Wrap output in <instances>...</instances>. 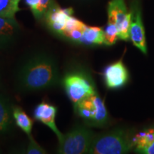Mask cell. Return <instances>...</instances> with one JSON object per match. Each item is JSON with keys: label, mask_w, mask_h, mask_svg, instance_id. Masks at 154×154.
I'll list each match as a JSON object with an SVG mask.
<instances>
[{"label": "cell", "mask_w": 154, "mask_h": 154, "mask_svg": "<svg viewBox=\"0 0 154 154\" xmlns=\"http://www.w3.org/2000/svg\"><path fill=\"white\" fill-rule=\"evenodd\" d=\"M131 23L130 28V38L132 43L144 54H147L145 29L142 22L140 11L137 7H134L131 11Z\"/></svg>", "instance_id": "8"}, {"label": "cell", "mask_w": 154, "mask_h": 154, "mask_svg": "<svg viewBox=\"0 0 154 154\" xmlns=\"http://www.w3.org/2000/svg\"><path fill=\"white\" fill-rule=\"evenodd\" d=\"M136 151L138 152L140 149L149 145L154 141V128L144 130L134 135V137Z\"/></svg>", "instance_id": "16"}, {"label": "cell", "mask_w": 154, "mask_h": 154, "mask_svg": "<svg viewBox=\"0 0 154 154\" xmlns=\"http://www.w3.org/2000/svg\"><path fill=\"white\" fill-rule=\"evenodd\" d=\"M50 3H51L50 0H39V5H38L37 11L34 14V17L36 19H40L44 15H45Z\"/></svg>", "instance_id": "21"}, {"label": "cell", "mask_w": 154, "mask_h": 154, "mask_svg": "<svg viewBox=\"0 0 154 154\" xmlns=\"http://www.w3.org/2000/svg\"><path fill=\"white\" fill-rule=\"evenodd\" d=\"M29 143L26 148V153L28 154H45L47 153L45 150L36 143V140L32 136H29Z\"/></svg>", "instance_id": "20"}, {"label": "cell", "mask_w": 154, "mask_h": 154, "mask_svg": "<svg viewBox=\"0 0 154 154\" xmlns=\"http://www.w3.org/2000/svg\"><path fill=\"white\" fill-rule=\"evenodd\" d=\"M12 109L9 100L0 94V134L9 131L12 128L14 120Z\"/></svg>", "instance_id": "11"}, {"label": "cell", "mask_w": 154, "mask_h": 154, "mask_svg": "<svg viewBox=\"0 0 154 154\" xmlns=\"http://www.w3.org/2000/svg\"><path fill=\"white\" fill-rule=\"evenodd\" d=\"M72 8H60L55 3L51 2L45 14L46 22L49 28L54 33L62 36L67 19L72 16Z\"/></svg>", "instance_id": "6"}, {"label": "cell", "mask_w": 154, "mask_h": 154, "mask_svg": "<svg viewBox=\"0 0 154 154\" xmlns=\"http://www.w3.org/2000/svg\"><path fill=\"white\" fill-rule=\"evenodd\" d=\"M96 135L84 125H76L63 136L62 143L59 144V153H88Z\"/></svg>", "instance_id": "4"}, {"label": "cell", "mask_w": 154, "mask_h": 154, "mask_svg": "<svg viewBox=\"0 0 154 154\" xmlns=\"http://www.w3.org/2000/svg\"><path fill=\"white\" fill-rule=\"evenodd\" d=\"M83 24H84V23L81 22L80 20L75 18V17L72 16L69 17L68 19H67L66 24H65L62 36H66V34H68L69 32H71L72 30L75 29L80 27V26H82Z\"/></svg>", "instance_id": "18"}, {"label": "cell", "mask_w": 154, "mask_h": 154, "mask_svg": "<svg viewBox=\"0 0 154 154\" xmlns=\"http://www.w3.org/2000/svg\"><path fill=\"white\" fill-rule=\"evenodd\" d=\"M104 42V32L97 26H88L86 25L80 44L85 45H99Z\"/></svg>", "instance_id": "13"}, {"label": "cell", "mask_w": 154, "mask_h": 154, "mask_svg": "<svg viewBox=\"0 0 154 154\" xmlns=\"http://www.w3.org/2000/svg\"><path fill=\"white\" fill-rule=\"evenodd\" d=\"M54 56L36 50L24 56L15 72V86L20 92H34L57 86L61 83Z\"/></svg>", "instance_id": "1"}, {"label": "cell", "mask_w": 154, "mask_h": 154, "mask_svg": "<svg viewBox=\"0 0 154 154\" xmlns=\"http://www.w3.org/2000/svg\"><path fill=\"white\" fill-rule=\"evenodd\" d=\"M86 26V25L85 24H83L80 27L75 29L72 30L71 32H69L68 34H66V36L65 37L70 39L74 43L80 44L81 38L82 37L83 33H84Z\"/></svg>", "instance_id": "19"}, {"label": "cell", "mask_w": 154, "mask_h": 154, "mask_svg": "<svg viewBox=\"0 0 154 154\" xmlns=\"http://www.w3.org/2000/svg\"><path fill=\"white\" fill-rule=\"evenodd\" d=\"M103 75L106 86L109 89H118L123 87L129 78L128 70L121 60L106 67Z\"/></svg>", "instance_id": "5"}, {"label": "cell", "mask_w": 154, "mask_h": 154, "mask_svg": "<svg viewBox=\"0 0 154 154\" xmlns=\"http://www.w3.org/2000/svg\"><path fill=\"white\" fill-rule=\"evenodd\" d=\"M131 12H128L124 0H111L108 5V22H112L119 27Z\"/></svg>", "instance_id": "10"}, {"label": "cell", "mask_w": 154, "mask_h": 154, "mask_svg": "<svg viewBox=\"0 0 154 154\" xmlns=\"http://www.w3.org/2000/svg\"><path fill=\"white\" fill-rule=\"evenodd\" d=\"M61 83L67 96L74 104L96 94L95 83L86 69L76 66L63 75Z\"/></svg>", "instance_id": "3"}, {"label": "cell", "mask_w": 154, "mask_h": 154, "mask_svg": "<svg viewBox=\"0 0 154 154\" xmlns=\"http://www.w3.org/2000/svg\"><path fill=\"white\" fill-rule=\"evenodd\" d=\"M138 153H144V154H154V141L150 143L143 149H140Z\"/></svg>", "instance_id": "23"}, {"label": "cell", "mask_w": 154, "mask_h": 154, "mask_svg": "<svg viewBox=\"0 0 154 154\" xmlns=\"http://www.w3.org/2000/svg\"><path fill=\"white\" fill-rule=\"evenodd\" d=\"M134 136L128 130L115 128L95 136L89 153L93 154H122L135 147Z\"/></svg>", "instance_id": "2"}, {"label": "cell", "mask_w": 154, "mask_h": 154, "mask_svg": "<svg viewBox=\"0 0 154 154\" xmlns=\"http://www.w3.org/2000/svg\"><path fill=\"white\" fill-rule=\"evenodd\" d=\"M104 32V42L107 46H112L119 38V32L116 25L112 22H108Z\"/></svg>", "instance_id": "17"}, {"label": "cell", "mask_w": 154, "mask_h": 154, "mask_svg": "<svg viewBox=\"0 0 154 154\" xmlns=\"http://www.w3.org/2000/svg\"><path fill=\"white\" fill-rule=\"evenodd\" d=\"M12 112L13 117L17 126L24 131L28 136H32L31 133L34 124L32 119L24 112L22 108L19 106H13Z\"/></svg>", "instance_id": "14"}, {"label": "cell", "mask_w": 154, "mask_h": 154, "mask_svg": "<svg viewBox=\"0 0 154 154\" xmlns=\"http://www.w3.org/2000/svg\"><path fill=\"white\" fill-rule=\"evenodd\" d=\"M20 0H0V17L15 20V14L20 11L19 2Z\"/></svg>", "instance_id": "15"}, {"label": "cell", "mask_w": 154, "mask_h": 154, "mask_svg": "<svg viewBox=\"0 0 154 154\" xmlns=\"http://www.w3.org/2000/svg\"><path fill=\"white\" fill-rule=\"evenodd\" d=\"M92 101L91 116L89 122L87 124L88 126L103 127L109 122V113L106 108L104 101L96 93L91 96Z\"/></svg>", "instance_id": "9"}, {"label": "cell", "mask_w": 154, "mask_h": 154, "mask_svg": "<svg viewBox=\"0 0 154 154\" xmlns=\"http://www.w3.org/2000/svg\"><path fill=\"white\" fill-rule=\"evenodd\" d=\"M16 28L15 20L0 17V47L9 46L14 42Z\"/></svg>", "instance_id": "12"}, {"label": "cell", "mask_w": 154, "mask_h": 154, "mask_svg": "<svg viewBox=\"0 0 154 154\" xmlns=\"http://www.w3.org/2000/svg\"><path fill=\"white\" fill-rule=\"evenodd\" d=\"M57 113V108L55 106L46 101H42L34 109V117L36 120L45 124L54 132L59 140V143L60 144L62 143L64 135L58 129L56 125L55 119Z\"/></svg>", "instance_id": "7"}, {"label": "cell", "mask_w": 154, "mask_h": 154, "mask_svg": "<svg viewBox=\"0 0 154 154\" xmlns=\"http://www.w3.org/2000/svg\"><path fill=\"white\" fill-rule=\"evenodd\" d=\"M26 3L30 7L34 15L35 14L36 11H37L38 5H39V0H26Z\"/></svg>", "instance_id": "22"}]
</instances>
